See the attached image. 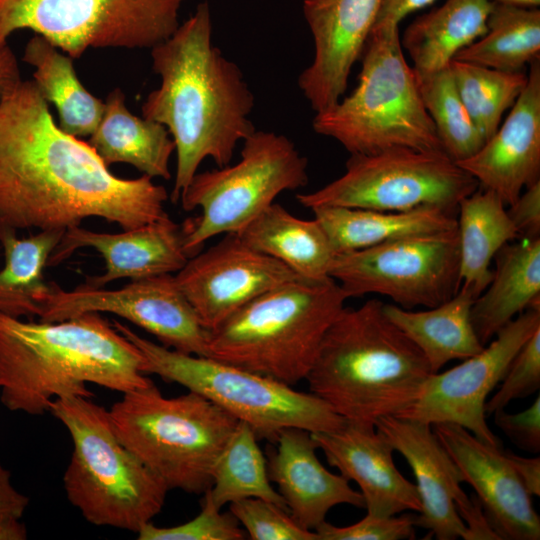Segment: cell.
<instances>
[{
    "label": "cell",
    "instance_id": "cell-1",
    "mask_svg": "<svg viewBox=\"0 0 540 540\" xmlns=\"http://www.w3.org/2000/svg\"><path fill=\"white\" fill-rule=\"evenodd\" d=\"M167 199L149 176H115L61 130L33 80L0 99V227L65 231L96 217L132 229L167 216Z\"/></svg>",
    "mask_w": 540,
    "mask_h": 540
},
{
    "label": "cell",
    "instance_id": "cell-2",
    "mask_svg": "<svg viewBox=\"0 0 540 540\" xmlns=\"http://www.w3.org/2000/svg\"><path fill=\"white\" fill-rule=\"evenodd\" d=\"M152 68L161 78L148 94L142 116L164 125L177 156L171 193L177 202L203 160L230 164L237 144L256 128L250 119L254 95L239 66L212 42L207 1L175 32L151 48Z\"/></svg>",
    "mask_w": 540,
    "mask_h": 540
},
{
    "label": "cell",
    "instance_id": "cell-3",
    "mask_svg": "<svg viewBox=\"0 0 540 540\" xmlns=\"http://www.w3.org/2000/svg\"><path fill=\"white\" fill-rule=\"evenodd\" d=\"M138 348L100 313L25 321L0 314V402L40 416L57 398L92 397L88 384L122 394L149 385Z\"/></svg>",
    "mask_w": 540,
    "mask_h": 540
},
{
    "label": "cell",
    "instance_id": "cell-4",
    "mask_svg": "<svg viewBox=\"0 0 540 540\" xmlns=\"http://www.w3.org/2000/svg\"><path fill=\"white\" fill-rule=\"evenodd\" d=\"M370 299L344 307L325 332L306 376L309 392L346 420L401 415L432 374L418 347Z\"/></svg>",
    "mask_w": 540,
    "mask_h": 540
},
{
    "label": "cell",
    "instance_id": "cell-5",
    "mask_svg": "<svg viewBox=\"0 0 540 540\" xmlns=\"http://www.w3.org/2000/svg\"><path fill=\"white\" fill-rule=\"evenodd\" d=\"M347 299L333 278L286 282L211 330L208 356L293 386L306 379Z\"/></svg>",
    "mask_w": 540,
    "mask_h": 540
},
{
    "label": "cell",
    "instance_id": "cell-6",
    "mask_svg": "<svg viewBox=\"0 0 540 540\" xmlns=\"http://www.w3.org/2000/svg\"><path fill=\"white\" fill-rule=\"evenodd\" d=\"M49 412L72 440L63 485L83 518L95 526L135 533L152 522L169 490L120 441L109 411L91 398L71 396L55 399Z\"/></svg>",
    "mask_w": 540,
    "mask_h": 540
},
{
    "label": "cell",
    "instance_id": "cell-7",
    "mask_svg": "<svg viewBox=\"0 0 540 540\" xmlns=\"http://www.w3.org/2000/svg\"><path fill=\"white\" fill-rule=\"evenodd\" d=\"M360 58L356 88L330 109L316 113L313 130L336 140L350 154L392 148L444 151L415 73L406 62L399 25L374 26Z\"/></svg>",
    "mask_w": 540,
    "mask_h": 540
},
{
    "label": "cell",
    "instance_id": "cell-8",
    "mask_svg": "<svg viewBox=\"0 0 540 540\" xmlns=\"http://www.w3.org/2000/svg\"><path fill=\"white\" fill-rule=\"evenodd\" d=\"M108 411L120 441L168 490L191 494L210 488L215 463L239 422L197 393L165 397L153 381L123 393Z\"/></svg>",
    "mask_w": 540,
    "mask_h": 540
},
{
    "label": "cell",
    "instance_id": "cell-9",
    "mask_svg": "<svg viewBox=\"0 0 540 540\" xmlns=\"http://www.w3.org/2000/svg\"><path fill=\"white\" fill-rule=\"evenodd\" d=\"M143 357V372L185 387L274 442L286 428L330 432L346 421L322 399L283 382L209 356L185 354L153 342L113 320Z\"/></svg>",
    "mask_w": 540,
    "mask_h": 540
},
{
    "label": "cell",
    "instance_id": "cell-10",
    "mask_svg": "<svg viewBox=\"0 0 540 540\" xmlns=\"http://www.w3.org/2000/svg\"><path fill=\"white\" fill-rule=\"evenodd\" d=\"M240 159L196 173L181 193L185 211L200 215L181 225L189 257L209 239L239 233L285 191L308 183V161L285 135L255 130L243 141Z\"/></svg>",
    "mask_w": 540,
    "mask_h": 540
},
{
    "label": "cell",
    "instance_id": "cell-11",
    "mask_svg": "<svg viewBox=\"0 0 540 540\" xmlns=\"http://www.w3.org/2000/svg\"><path fill=\"white\" fill-rule=\"evenodd\" d=\"M479 184L444 151L392 148L350 154L345 172L325 186L298 193L310 210L348 207L380 211L440 208L456 214L460 201Z\"/></svg>",
    "mask_w": 540,
    "mask_h": 540
},
{
    "label": "cell",
    "instance_id": "cell-12",
    "mask_svg": "<svg viewBox=\"0 0 540 540\" xmlns=\"http://www.w3.org/2000/svg\"><path fill=\"white\" fill-rule=\"evenodd\" d=\"M185 0H0V49L30 29L72 59L88 48H152L178 28Z\"/></svg>",
    "mask_w": 540,
    "mask_h": 540
},
{
    "label": "cell",
    "instance_id": "cell-13",
    "mask_svg": "<svg viewBox=\"0 0 540 540\" xmlns=\"http://www.w3.org/2000/svg\"><path fill=\"white\" fill-rule=\"evenodd\" d=\"M459 262L456 227L337 254L330 277L349 298L378 294L404 309L432 308L459 290Z\"/></svg>",
    "mask_w": 540,
    "mask_h": 540
},
{
    "label": "cell",
    "instance_id": "cell-14",
    "mask_svg": "<svg viewBox=\"0 0 540 540\" xmlns=\"http://www.w3.org/2000/svg\"><path fill=\"white\" fill-rule=\"evenodd\" d=\"M38 319L56 322L86 313H110L152 334L159 344L208 356L209 333L180 289L175 275L138 280L118 289L82 284L65 290L54 282L39 299Z\"/></svg>",
    "mask_w": 540,
    "mask_h": 540
},
{
    "label": "cell",
    "instance_id": "cell-15",
    "mask_svg": "<svg viewBox=\"0 0 540 540\" xmlns=\"http://www.w3.org/2000/svg\"><path fill=\"white\" fill-rule=\"evenodd\" d=\"M538 328L540 307L525 310L479 353L449 370L431 374L419 397L399 416L430 425L453 423L485 443L501 446L487 424L484 406L515 354Z\"/></svg>",
    "mask_w": 540,
    "mask_h": 540
},
{
    "label": "cell",
    "instance_id": "cell-16",
    "mask_svg": "<svg viewBox=\"0 0 540 540\" xmlns=\"http://www.w3.org/2000/svg\"><path fill=\"white\" fill-rule=\"evenodd\" d=\"M299 277L247 245L237 233L225 234L189 257L175 273L180 289L209 331L258 296Z\"/></svg>",
    "mask_w": 540,
    "mask_h": 540
},
{
    "label": "cell",
    "instance_id": "cell-17",
    "mask_svg": "<svg viewBox=\"0 0 540 540\" xmlns=\"http://www.w3.org/2000/svg\"><path fill=\"white\" fill-rule=\"evenodd\" d=\"M383 0H303L314 57L298 86L315 113L338 103L361 57Z\"/></svg>",
    "mask_w": 540,
    "mask_h": 540
},
{
    "label": "cell",
    "instance_id": "cell-18",
    "mask_svg": "<svg viewBox=\"0 0 540 540\" xmlns=\"http://www.w3.org/2000/svg\"><path fill=\"white\" fill-rule=\"evenodd\" d=\"M500 540H538L540 517L502 446L485 443L453 423L431 425Z\"/></svg>",
    "mask_w": 540,
    "mask_h": 540
},
{
    "label": "cell",
    "instance_id": "cell-19",
    "mask_svg": "<svg viewBox=\"0 0 540 540\" xmlns=\"http://www.w3.org/2000/svg\"><path fill=\"white\" fill-rule=\"evenodd\" d=\"M376 429L407 461L416 480L421 510L414 522L438 540H455L466 527L458 510L470 502L454 460L430 424L400 416L378 419Z\"/></svg>",
    "mask_w": 540,
    "mask_h": 540
},
{
    "label": "cell",
    "instance_id": "cell-20",
    "mask_svg": "<svg viewBox=\"0 0 540 540\" xmlns=\"http://www.w3.org/2000/svg\"><path fill=\"white\" fill-rule=\"evenodd\" d=\"M81 248L96 250L105 262L102 274L86 279L85 284L92 287H105L124 278L138 280L177 273L189 258L181 225L169 215L118 233L69 228L51 254L48 266L62 263Z\"/></svg>",
    "mask_w": 540,
    "mask_h": 540
},
{
    "label": "cell",
    "instance_id": "cell-21",
    "mask_svg": "<svg viewBox=\"0 0 540 540\" xmlns=\"http://www.w3.org/2000/svg\"><path fill=\"white\" fill-rule=\"evenodd\" d=\"M456 163L508 206L540 181V60L529 65L526 85L504 123L478 152Z\"/></svg>",
    "mask_w": 540,
    "mask_h": 540
},
{
    "label": "cell",
    "instance_id": "cell-22",
    "mask_svg": "<svg viewBox=\"0 0 540 540\" xmlns=\"http://www.w3.org/2000/svg\"><path fill=\"white\" fill-rule=\"evenodd\" d=\"M312 436L328 463L359 486L367 514L386 517L420 512L416 485L397 469L394 449L375 425L346 420L334 431Z\"/></svg>",
    "mask_w": 540,
    "mask_h": 540
},
{
    "label": "cell",
    "instance_id": "cell-23",
    "mask_svg": "<svg viewBox=\"0 0 540 540\" xmlns=\"http://www.w3.org/2000/svg\"><path fill=\"white\" fill-rule=\"evenodd\" d=\"M269 453V478L278 487L294 521L315 530L335 506L365 508L361 492L341 474L328 471L317 457L318 444L312 433L300 428L280 431Z\"/></svg>",
    "mask_w": 540,
    "mask_h": 540
},
{
    "label": "cell",
    "instance_id": "cell-24",
    "mask_svg": "<svg viewBox=\"0 0 540 540\" xmlns=\"http://www.w3.org/2000/svg\"><path fill=\"white\" fill-rule=\"evenodd\" d=\"M496 269L471 308V322L482 345L510 321L540 307V237L505 244L495 255Z\"/></svg>",
    "mask_w": 540,
    "mask_h": 540
},
{
    "label": "cell",
    "instance_id": "cell-25",
    "mask_svg": "<svg viewBox=\"0 0 540 540\" xmlns=\"http://www.w3.org/2000/svg\"><path fill=\"white\" fill-rule=\"evenodd\" d=\"M88 143L109 167L127 163L150 178L169 180V161L175 151L167 128L132 114L121 89L112 90L105 101L100 123Z\"/></svg>",
    "mask_w": 540,
    "mask_h": 540
},
{
    "label": "cell",
    "instance_id": "cell-26",
    "mask_svg": "<svg viewBox=\"0 0 540 540\" xmlns=\"http://www.w3.org/2000/svg\"><path fill=\"white\" fill-rule=\"evenodd\" d=\"M237 234L247 245L283 263L302 278H331L337 254L315 218L301 219L273 202Z\"/></svg>",
    "mask_w": 540,
    "mask_h": 540
},
{
    "label": "cell",
    "instance_id": "cell-27",
    "mask_svg": "<svg viewBox=\"0 0 540 540\" xmlns=\"http://www.w3.org/2000/svg\"><path fill=\"white\" fill-rule=\"evenodd\" d=\"M475 297L460 286L446 302L422 311L384 303L386 316L418 347L430 370L437 373L448 362L479 353V341L471 322Z\"/></svg>",
    "mask_w": 540,
    "mask_h": 540
},
{
    "label": "cell",
    "instance_id": "cell-28",
    "mask_svg": "<svg viewBox=\"0 0 540 540\" xmlns=\"http://www.w3.org/2000/svg\"><path fill=\"white\" fill-rule=\"evenodd\" d=\"M492 7L490 0H446L417 17L400 39L415 75L448 67L457 52L482 37Z\"/></svg>",
    "mask_w": 540,
    "mask_h": 540
},
{
    "label": "cell",
    "instance_id": "cell-29",
    "mask_svg": "<svg viewBox=\"0 0 540 540\" xmlns=\"http://www.w3.org/2000/svg\"><path fill=\"white\" fill-rule=\"evenodd\" d=\"M312 212L327 233L336 254L457 227L455 214L433 207L380 211L327 206L314 208Z\"/></svg>",
    "mask_w": 540,
    "mask_h": 540
},
{
    "label": "cell",
    "instance_id": "cell-30",
    "mask_svg": "<svg viewBox=\"0 0 540 540\" xmlns=\"http://www.w3.org/2000/svg\"><path fill=\"white\" fill-rule=\"evenodd\" d=\"M505 203L494 192L478 187L463 198L457 213L461 287L477 298L489 285L490 264L498 251L518 238Z\"/></svg>",
    "mask_w": 540,
    "mask_h": 540
},
{
    "label": "cell",
    "instance_id": "cell-31",
    "mask_svg": "<svg viewBox=\"0 0 540 540\" xmlns=\"http://www.w3.org/2000/svg\"><path fill=\"white\" fill-rule=\"evenodd\" d=\"M22 59L34 67L33 81L46 101L55 106L61 130L75 137L91 136L103 116L105 102L80 82L74 59L38 34L27 42Z\"/></svg>",
    "mask_w": 540,
    "mask_h": 540
},
{
    "label": "cell",
    "instance_id": "cell-32",
    "mask_svg": "<svg viewBox=\"0 0 540 540\" xmlns=\"http://www.w3.org/2000/svg\"><path fill=\"white\" fill-rule=\"evenodd\" d=\"M0 227L4 266L0 270V314L14 318L38 317L39 299L49 289L44 271L64 231L40 230L20 238Z\"/></svg>",
    "mask_w": 540,
    "mask_h": 540
},
{
    "label": "cell",
    "instance_id": "cell-33",
    "mask_svg": "<svg viewBox=\"0 0 540 540\" xmlns=\"http://www.w3.org/2000/svg\"><path fill=\"white\" fill-rule=\"evenodd\" d=\"M465 61L507 72H524L540 60V11L493 2L487 32L456 53Z\"/></svg>",
    "mask_w": 540,
    "mask_h": 540
},
{
    "label": "cell",
    "instance_id": "cell-34",
    "mask_svg": "<svg viewBox=\"0 0 540 540\" xmlns=\"http://www.w3.org/2000/svg\"><path fill=\"white\" fill-rule=\"evenodd\" d=\"M270 482L256 434L248 424L239 421L215 463L211 486L203 498L220 510L244 498L264 499L287 510L284 499Z\"/></svg>",
    "mask_w": 540,
    "mask_h": 540
},
{
    "label": "cell",
    "instance_id": "cell-35",
    "mask_svg": "<svg viewBox=\"0 0 540 540\" xmlns=\"http://www.w3.org/2000/svg\"><path fill=\"white\" fill-rule=\"evenodd\" d=\"M449 67L459 96L486 143L523 91L527 74L459 60H452Z\"/></svg>",
    "mask_w": 540,
    "mask_h": 540
},
{
    "label": "cell",
    "instance_id": "cell-36",
    "mask_svg": "<svg viewBox=\"0 0 540 540\" xmlns=\"http://www.w3.org/2000/svg\"><path fill=\"white\" fill-rule=\"evenodd\" d=\"M415 76L445 153L455 162L473 156L485 141L459 96L450 67Z\"/></svg>",
    "mask_w": 540,
    "mask_h": 540
},
{
    "label": "cell",
    "instance_id": "cell-37",
    "mask_svg": "<svg viewBox=\"0 0 540 540\" xmlns=\"http://www.w3.org/2000/svg\"><path fill=\"white\" fill-rule=\"evenodd\" d=\"M229 510L252 540H319L315 531L304 529L270 501L244 498L230 503Z\"/></svg>",
    "mask_w": 540,
    "mask_h": 540
},
{
    "label": "cell",
    "instance_id": "cell-38",
    "mask_svg": "<svg viewBox=\"0 0 540 540\" xmlns=\"http://www.w3.org/2000/svg\"><path fill=\"white\" fill-rule=\"evenodd\" d=\"M201 503V511L193 519L171 527H159L149 522L137 532L138 539L241 540L245 538L244 531L231 512L222 513L205 498Z\"/></svg>",
    "mask_w": 540,
    "mask_h": 540
},
{
    "label": "cell",
    "instance_id": "cell-39",
    "mask_svg": "<svg viewBox=\"0 0 540 540\" xmlns=\"http://www.w3.org/2000/svg\"><path fill=\"white\" fill-rule=\"evenodd\" d=\"M540 388V328L513 357L498 390L486 401V416L504 410L512 401L528 397Z\"/></svg>",
    "mask_w": 540,
    "mask_h": 540
},
{
    "label": "cell",
    "instance_id": "cell-40",
    "mask_svg": "<svg viewBox=\"0 0 540 540\" xmlns=\"http://www.w3.org/2000/svg\"><path fill=\"white\" fill-rule=\"evenodd\" d=\"M414 516L379 517L367 514L360 521L348 526H335L327 521L314 531L319 540H403L416 535Z\"/></svg>",
    "mask_w": 540,
    "mask_h": 540
},
{
    "label": "cell",
    "instance_id": "cell-41",
    "mask_svg": "<svg viewBox=\"0 0 540 540\" xmlns=\"http://www.w3.org/2000/svg\"><path fill=\"white\" fill-rule=\"evenodd\" d=\"M495 425L520 449L540 452V397L525 410L508 413L504 410L493 414Z\"/></svg>",
    "mask_w": 540,
    "mask_h": 540
},
{
    "label": "cell",
    "instance_id": "cell-42",
    "mask_svg": "<svg viewBox=\"0 0 540 540\" xmlns=\"http://www.w3.org/2000/svg\"><path fill=\"white\" fill-rule=\"evenodd\" d=\"M507 213L518 238L540 237V181L525 188Z\"/></svg>",
    "mask_w": 540,
    "mask_h": 540
},
{
    "label": "cell",
    "instance_id": "cell-43",
    "mask_svg": "<svg viewBox=\"0 0 540 540\" xmlns=\"http://www.w3.org/2000/svg\"><path fill=\"white\" fill-rule=\"evenodd\" d=\"M29 506V497L13 484L11 472L0 463V521L21 519Z\"/></svg>",
    "mask_w": 540,
    "mask_h": 540
},
{
    "label": "cell",
    "instance_id": "cell-44",
    "mask_svg": "<svg viewBox=\"0 0 540 540\" xmlns=\"http://www.w3.org/2000/svg\"><path fill=\"white\" fill-rule=\"evenodd\" d=\"M434 1L435 0H383L374 26L383 24L399 25L408 14L428 6Z\"/></svg>",
    "mask_w": 540,
    "mask_h": 540
},
{
    "label": "cell",
    "instance_id": "cell-45",
    "mask_svg": "<svg viewBox=\"0 0 540 540\" xmlns=\"http://www.w3.org/2000/svg\"><path fill=\"white\" fill-rule=\"evenodd\" d=\"M505 452L527 492L531 496H540V457H521Z\"/></svg>",
    "mask_w": 540,
    "mask_h": 540
},
{
    "label": "cell",
    "instance_id": "cell-46",
    "mask_svg": "<svg viewBox=\"0 0 540 540\" xmlns=\"http://www.w3.org/2000/svg\"><path fill=\"white\" fill-rule=\"evenodd\" d=\"M21 80L16 56L6 45L0 49V99Z\"/></svg>",
    "mask_w": 540,
    "mask_h": 540
},
{
    "label": "cell",
    "instance_id": "cell-47",
    "mask_svg": "<svg viewBox=\"0 0 540 540\" xmlns=\"http://www.w3.org/2000/svg\"><path fill=\"white\" fill-rule=\"evenodd\" d=\"M20 520L21 519L0 521V540L26 539L27 529Z\"/></svg>",
    "mask_w": 540,
    "mask_h": 540
},
{
    "label": "cell",
    "instance_id": "cell-48",
    "mask_svg": "<svg viewBox=\"0 0 540 540\" xmlns=\"http://www.w3.org/2000/svg\"><path fill=\"white\" fill-rule=\"evenodd\" d=\"M494 3L521 7V8H536L540 4V0H490Z\"/></svg>",
    "mask_w": 540,
    "mask_h": 540
}]
</instances>
